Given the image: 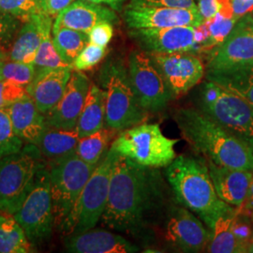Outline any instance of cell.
Wrapping results in <instances>:
<instances>
[{"label": "cell", "mask_w": 253, "mask_h": 253, "mask_svg": "<svg viewBox=\"0 0 253 253\" xmlns=\"http://www.w3.org/2000/svg\"><path fill=\"white\" fill-rule=\"evenodd\" d=\"M155 169L118 154L101 217L105 226L135 235L145 228L163 201V181Z\"/></svg>", "instance_id": "cell-1"}, {"label": "cell", "mask_w": 253, "mask_h": 253, "mask_svg": "<svg viewBox=\"0 0 253 253\" xmlns=\"http://www.w3.org/2000/svg\"><path fill=\"white\" fill-rule=\"evenodd\" d=\"M174 120L183 138L208 161L253 172V143L228 131L199 109H178Z\"/></svg>", "instance_id": "cell-2"}, {"label": "cell", "mask_w": 253, "mask_h": 253, "mask_svg": "<svg viewBox=\"0 0 253 253\" xmlns=\"http://www.w3.org/2000/svg\"><path fill=\"white\" fill-rule=\"evenodd\" d=\"M166 176L175 199L198 215L211 231L220 215L235 208L217 196L208 164L192 157L179 156L167 166Z\"/></svg>", "instance_id": "cell-3"}, {"label": "cell", "mask_w": 253, "mask_h": 253, "mask_svg": "<svg viewBox=\"0 0 253 253\" xmlns=\"http://www.w3.org/2000/svg\"><path fill=\"white\" fill-rule=\"evenodd\" d=\"M105 92V124L117 131L145 122L147 112L142 107L129 79L128 71L119 60L105 64L100 74Z\"/></svg>", "instance_id": "cell-4"}, {"label": "cell", "mask_w": 253, "mask_h": 253, "mask_svg": "<svg viewBox=\"0 0 253 253\" xmlns=\"http://www.w3.org/2000/svg\"><path fill=\"white\" fill-rule=\"evenodd\" d=\"M96 166L84 162L76 153L48 163L54 228L57 231L64 233L82 190Z\"/></svg>", "instance_id": "cell-5"}, {"label": "cell", "mask_w": 253, "mask_h": 253, "mask_svg": "<svg viewBox=\"0 0 253 253\" xmlns=\"http://www.w3.org/2000/svg\"><path fill=\"white\" fill-rule=\"evenodd\" d=\"M46 160L37 145L27 144L20 151L0 159V211L14 215L26 199L37 172Z\"/></svg>", "instance_id": "cell-6"}, {"label": "cell", "mask_w": 253, "mask_h": 253, "mask_svg": "<svg viewBox=\"0 0 253 253\" xmlns=\"http://www.w3.org/2000/svg\"><path fill=\"white\" fill-rule=\"evenodd\" d=\"M178 142L164 135L160 125L142 123L122 130L111 148L140 165L157 169L173 162Z\"/></svg>", "instance_id": "cell-7"}, {"label": "cell", "mask_w": 253, "mask_h": 253, "mask_svg": "<svg viewBox=\"0 0 253 253\" xmlns=\"http://www.w3.org/2000/svg\"><path fill=\"white\" fill-rule=\"evenodd\" d=\"M118 152L110 147L92 172L66 225L64 235L83 234L97 225L108 200L112 170Z\"/></svg>", "instance_id": "cell-8"}, {"label": "cell", "mask_w": 253, "mask_h": 253, "mask_svg": "<svg viewBox=\"0 0 253 253\" xmlns=\"http://www.w3.org/2000/svg\"><path fill=\"white\" fill-rule=\"evenodd\" d=\"M198 106L228 131L253 143V109L240 96L208 80L200 93Z\"/></svg>", "instance_id": "cell-9"}, {"label": "cell", "mask_w": 253, "mask_h": 253, "mask_svg": "<svg viewBox=\"0 0 253 253\" xmlns=\"http://www.w3.org/2000/svg\"><path fill=\"white\" fill-rule=\"evenodd\" d=\"M13 217L31 244L45 241L51 237L54 217L47 165L37 172L31 189Z\"/></svg>", "instance_id": "cell-10"}, {"label": "cell", "mask_w": 253, "mask_h": 253, "mask_svg": "<svg viewBox=\"0 0 253 253\" xmlns=\"http://www.w3.org/2000/svg\"><path fill=\"white\" fill-rule=\"evenodd\" d=\"M208 77L225 76L253 68V22L239 19L226 40L209 53Z\"/></svg>", "instance_id": "cell-11"}, {"label": "cell", "mask_w": 253, "mask_h": 253, "mask_svg": "<svg viewBox=\"0 0 253 253\" xmlns=\"http://www.w3.org/2000/svg\"><path fill=\"white\" fill-rule=\"evenodd\" d=\"M128 75L136 96L147 113L166 108L172 94L150 55L133 51L128 59Z\"/></svg>", "instance_id": "cell-12"}, {"label": "cell", "mask_w": 253, "mask_h": 253, "mask_svg": "<svg viewBox=\"0 0 253 253\" xmlns=\"http://www.w3.org/2000/svg\"><path fill=\"white\" fill-rule=\"evenodd\" d=\"M148 54L163 74L172 97L188 93L204 77L205 66L196 54L184 52Z\"/></svg>", "instance_id": "cell-13"}, {"label": "cell", "mask_w": 253, "mask_h": 253, "mask_svg": "<svg viewBox=\"0 0 253 253\" xmlns=\"http://www.w3.org/2000/svg\"><path fill=\"white\" fill-rule=\"evenodd\" d=\"M165 240L183 253H201L208 248L211 233L189 209L173 207L165 226Z\"/></svg>", "instance_id": "cell-14"}, {"label": "cell", "mask_w": 253, "mask_h": 253, "mask_svg": "<svg viewBox=\"0 0 253 253\" xmlns=\"http://www.w3.org/2000/svg\"><path fill=\"white\" fill-rule=\"evenodd\" d=\"M124 18L129 29L196 27L204 22L198 9L146 7L130 4L126 6Z\"/></svg>", "instance_id": "cell-15"}, {"label": "cell", "mask_w": 253, "mask_h": 253, "mask_svg": "<svg viewBox=\"0 0 253 253\" xmlns=\"http://www.w3.org/2000/svg\"><path fill=\"white\" fill-rule=\"evenodd\" d=\"M195 27L130 29V36L148 54L198 53Z\"/></svg>", "instance_id": "cell-16"}, {"label": "cell", "mask_w": 253, "mask_h": 253, "mask_svg": "<svg viewBox=\"0 0 253 253\" xmlns=\"http://www.w3.org/2000/svg\"><path fill=\"white\" fill-rule=\"evenodd\" d=\"M90 85L86 75L73 70L61 100L45 115L47 126L75 129Z\"/></svg>", "instance_id": "cell-17"}, {"label": "cell", "mask_w": 253, "mask_h": 253, "mask_svg": "<svg viewBox=\"0 0 253 253\" xmlns=\"http://www.w3.org/2000/svg\"><path fill=\"white\" fill-rule=\"evenodd\" d=\"M73 68L50 69L36 72L26 90L38 109L45 116L61 100Z\"/></svg>", "instance_id": "cell-18"}, {"label": "cell", "mask_w": 253, "mask_h": 253, "mask_svg": "<svg viewBox=\"0 0 253 253\" xmlns=\"http://www.w3.org/2000/svg\"><path fill=\"white\" fill-rule=\"evenodd\" d=\"M65 250L73 253H133L138 248L122 235L106 230L91 229L79 235H68Z\"/></svg>", "instance_id": "cell-19"}, {"label": "cell", "mask_w": 253, "mask_h": 253, "mask_svg": "<svg viewBox=\"0 0 253 253\" xmlns=\"http://www.w3.org/2000/svg\"><path fill=\"white\" fill-rule=\"evenodd\" d=\"M53 29L52 17L41 11L25 22L9 49L8 59L33 64L46 32Z\"/></svg>", "instance_id": "cell-20"}, {"label": "cell", "mask_w": 253, "mask_h": 253, "mask_svg": "<svg viewBox=\"0 0 253 253\" xmlns=\"http://www.w3.org/2000/svg\"><path fill=\"white\" fill-rule=\"evenodd\" d=\"M117 19L114 9L86 0H76L55 17L52 31L67 27L88 34L101 22L114 23Z\"/></svg>", "instance_id": "cell-21"}, {"label": "cell", "mask_w": 253, "mask_h": 253, "mask_svg": "<svg viewBox=\"0 0 253 253\" xmlns=\"http://www.w3.org/2000/svg\"><path fill=\"white\" fill-rule=\"evenodd\" d=\"M208 167L219 199L232 207L241 208L247 198L253 172L219 166L210 161H208Z\"/></svg>", "instance_id": "cell-22"}, {"label": "cell", "mask_w": 253, "mask_h": 253, "mask_svg": "<svg viewBox=\"0 0 253 253\" xmlns=\"http://www.w3.org/2000/svg\"><path fill=\"white\" fill-rule=\"evenodd\" d=\"M15 134L24 143L36 145L47 127L45 116L27 94L6 109Z\"/></svg>", "instance_id": "cell-23"}, {"label": "cell", "mask_w": 253, "mask_h": 253, "mask_svg": "<svg viewBox=\"0 0 253 253\" xmlns=\"http://www.w3.org/2000/svg\"><path fill=\"white\" fill-rule=\"evenodd\" d=\"M80 136L75 129H64L47 126L37 147L42 157L53 163L75 153Z\"/></svg>", "instance_id": "cell-24"}, {"label": "cell", "mask_w": 253, "mask_h": 253, "mask_svg": "<svg viewBox=\"0 0 253 253\" xmlns=\"http://www.w3.org/2000/svg\"><path fill=\"white\" fill-rule=\"evenodd\" d=\"M105 123V92L91 84L86 95L76 130L80 138L92 134L101 129Z\"/></svg>", "instance_id": "cell-25"}, {"label": "cell", "mask_w": 253, "mask_h": 253, "mask_svg": "<svg viewBox=\"0 0 253 253\" xmlns=\"http://www.w3.org/2000/svg\"><path fill=\"white\" fill-rule=\"evenodd\" d=\"M32 244L13 215L0 211V253H27Z\"/></svg>", "instance_id": "cell-26"}, {"label": "cell", "mask_w": 253, "mask_h": 253, "mask_svg": "<svg viewBox=\"0 0 253 253\" xmlns=\"http://www.w3.org/2000/svg\"><path fill=\"white\" fill-rule=\"evenodd\" d=\"M236 210L224 213L217 217L211 230L208 252L211 253H243L233 232V221Z\"/></svg>", "instance_id": "cell-27"}, {"label": "cell", "mask_w": 253, "mask_h": 253, "mask_svg": "<svg viewBox=\"0 0 253 253\" xmlns=\"http://www.w3.org/2000/svg\"><path fill=\"white\" fill-rule=\"evenodd\" d=\"M117 130L110 127H102L100 130L82 137L78 142L75 153L85 163L98 165L104 153L107 151L111 141L117 134Z\"/></svg>", "instance_id": "cell-28"}, {"label": "cell", "mask_w": 253, "mask_h": 253, "mask_svg": "<svg viewBox=\"0 0 253 253\" xmlns=\"http://www.w3.org/2000/svg\"><path fill=\"white\" fill-rule=\"evenodd\" d=\"M52 32L56 51L65 62L73 66L76 57L89 43L88 34L67 27H61Z\"/></svg>", "instance_id": "cell-29"}, {"label": "cell", "mask_w": 253, "mask_h": 253, "mask_svg": "<svg viewBox=\"0 0 253 253\" xmlns=\"http://www.w3.org/2000/svg\"><path fill=\"white\" fill-rule=\"evenodd\" d=\"M208 79L240 96L253 109V68L225 76L208 77Z\"/></svg>", "instance_id": "cell-30"}, {"label": "cell", "mask_w": 253, "mask_h": 253, "mask_svg": "<svg viewBox=\"0 0 253 253\" xmlns=\"http://www.w3.org/2000/svg\"><path fill=\"white\" fill-rule=\"evenodd\" d=\"M52 30L53 29H50L46 32L37 53L36 58L33 63L36 72L50 69L73 68V66L64 61L63 58L56 51L51 38Z\"/></svg>", "instance_id": "cell-31"}, {"label": "cell", "mask_w": 253, "mask_h": 253, "mask_svg": "<svg viewBox=\"0 0 253 253\" xmlns=\"http://www.w3.org/2000/svg\"><path fill=\"white\" fill-rule=\"evenodd\" d=\"M239 19L235 16L227 15L222 12H217L214 17L206 20L209 32L211 51L220 45L226 40Z\"/></svg>", "instance_id": "cell-32"}, {"label": "cell", "mask_w": 253, "mask_h": 253, "mask_svg": "<svg viewBox=\"0 0 253 253\" xmlns=\"http://www.w3.org/2000/svg\"><path fill=\"white\" fill-rule=\"evenodd\" d=\"M36 74L34 64L23 63L12 60H4L1 67V80L12 82L27 87L33 81Z\"/></svg>", "instance_id": "cell-33"}, {"label": "cell", "mask_w": 253, "mask_h": 253, "mask_svg": "<svg viewBox=\"0 0 253 253\" xmlns=\"http://www.w3.org/2000/svg\"><path fill=\"white\" fill-rule=\"evenodd\" d=\"M24 147V141L15 134L6 110H0V159L16 153Z\"/></svg>", "instance_id": "cell-34"}, {"label": "cell", "mask_w": 253, "mask_h": 253, "mask_svg": "<svg viewBox=\"0 0 253 253\" xmlns=\"http://www.w3.org/2000/svg\"><path fill=\"white\" fill-rule=\"evenodd\" d=\"M0 10L25 23L42 9L40 0H0Z\"/></svg>", "instance_id": "cell-35"}, {"label": "cell", "mask_w": 253, "mask_h": 253, "mask_svg": "<svg viewBox=\"0 0 253 253\" xmlns=\"http://www.w3.org/2000/svg\"><path fill=\"white\" fill-rule=\"evenodd\" d=\"M240 212L241 213L237 212V210L235 212L233 221V232L243 253H249V248L253 237V222L244 211L240 210Z\"/></svg>", "instance_id": "cell-36"}, {"label": "cell", "mask_w": 253, "mask_h": 253, "mask_svg": "<svg viewBox=\"0 0 253 253\" xmlns=\"http://www.w3.org/2000/svg\"><path fill=\"white\" fill-rule=\"evenodd\" d=\"M106 52V47L88 43L74 60L73 70L80 72L90 70L104 58Z\"/></svg>", "instance_id": "cell-37"}, {"label": "cell", "mask_w": 253, "mask_h": 253, "mask_svg": "<svg viewBox=\"0 0 253 253\" xmlns=\"http://www.w3.org/2000/svg\"><path fill=\"white\" fill-rule=\"evenodd\" d=\"M27 95L26 87L12 82L0 80V110H6Z\"/></svg>", "instance_id": "cell-38"}, {"label": "cell", "mask_w": 253, "mask_h": 253, "mask_svg": "<svg viewBox=\"0 0 253 253\" xmlns=\"http://www.w3.org/2000/svg\"><path fill=\"white\" fill-rule=\"evenodd\" d=\"M20 20L0 10V44L9 49L16 36Z\"/></svg>", "instance_id": "cell-39"}, {"label": "cell", "mask_w": 253, "mask_h": 253, "mask_svg": "<svg viewBox=\"0 0 253 253\" xmlns=\"http://www.w3.org/2000/svg\"><path fill=\"white\" fill-rule=\"evenodd\" d=\"M114 35V27L110 22H101L88 32L89 43L107 47Z\"/></svg>", "instance_id": "cell-40"}, {"label": "cell", "mask_w": 253, "mask_h": 253, "mask_svg": "<svg viewBox=\"0 0 253 253\" xmlns=\"http://www.w3.org/2000/svg\"><path fill=\"white\" fill-rule=\"evenodd\" d=\"M129 4L146 7L197 9L195 0H130Z\"/></svg>", "instance_id": "cell-41"}, {"label": "cell", "mask_w": 253, "mask_h": 253, "mask_svg": "<svg viewBox=\"0 0 253 253\" xmlns=\"http://www.w3.org/2000/svg\"><path fill=\"white\" fill-rule=\"evenodd\" d=\"M197 9L204 21L214 17L222 8L231 5V0H197Z\"/></svg>", "instance_id": "cell-42"}, {"label": "cell", "mask_w": 253, "mask_h": 253, "mask_svg": "<svg viewBox=\"0 0 253 253\" xmlns=\"http://www.w3.org/2000/svg\"><path fill=\"white\" fill-rule=\"evenodd\" d=\"M74 1L76 0H40V4L42 11L53 18L56 17Z\"/></svg>", "instance_id": "cell-43"}, {"label": "cell", "mask_w": 253, "mask_h": 253, "mask_svg": "<svg viewBox=\"0 0 253 253\" xmlns=\"http://www.w3.org/2000/svg\"><path fill=\"white\" fill-rule=\"evenodd\" d=\"M234 15L241 18L253 10V0H231Z\"/></svg>", "instance_id": "cell-44"}, {"label": "cell", "mask_w": 253, "mask_h": 253, "mask_svg": "<svg viewBox=\"0 0 253 253\" xmlns=\"http://www.w3.org/2000/svg\"><path fill=\"white\" fill-rule=\"evenodd\" d=\"M92 3L106 5L114 10H120L122 9L123 5L126 3V0H86Z\"/></svg>", "instance_id": "cell-45"}, {"label": "cell", "mask_w": 253, "mask_h": 253, "mask_svg": "<svg viewBox=\"0 0 253 253\" xmlns=\"http://www.w3.org/2000/svg\"><path fill=\"white\" fill-rule=\"evenodd\" d=\"M239 209L243 210L245 212H253V176L247 194V198L245 200L243 206L239 208Z\"/></svg>", "instance_id": "cell-46"}, {"label": "cell", "mask_w": 253, "mask_h": 253, "mask_svg": "<svg viewBox=\"0 0 253 253\" xmlns=\"http://www.w3.org/2000/svg\"><path fill=\"white\" fill-rule=\"evenodd\" d=\"M9 55V49L0 44V60H8Z\"/></svg>", "instance_id": "cell-47"}, {"label": "cell", "mask_w": 253, "mask_h": 253, "mask_svg": "<svg viewBox=\"0 0 253 253\" xmlns=\"http://www.w3.org/2000/svg\"><path fill=\"white\" fill-rule=\"evenodd\" d=\"M249 253H253V240H252V243H251V245H250V248H249Z\"/></svg>", "instance_id": "cell-48"}, {"label": "cell", "mask_w": 253, "mask_h": 253, "mask_svg": "<svg viewBox=\"0 0 253 253\" xmlns=\"http://www.w3.org/2000/svg\"><path fill=\"white\" fill-rule=\"evenodd\" d=\"M2 62H3V60H0V80H1V67H2Z\"/></svg>", "instance_id": "cell-49"}, {"label": "cell", "mask_w": 253, "mask_h": 253, "mask_svg": "<svg viewBox=\"0 0 253 253\" xmlns=\"http://www.w3.org/2000/svg\"><path fill=\"white\" fill-rule=\"evenodd\" d=\"M249 15H250V17L252 18V20H253V10L252 11V12H250V13H249Z\"/></svg>", "instance_id": "cell-50"}]
</instances>
